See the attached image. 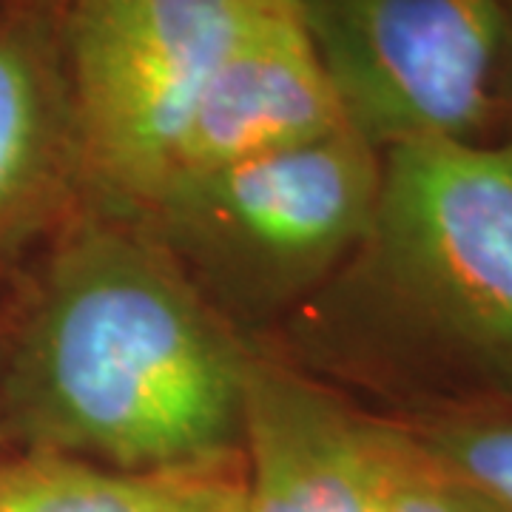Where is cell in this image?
Listing matches in <instances>:
<instances>
[{
	"instance_id": "cell-10",
	"label": "cell",
	"mask_w": 512,
	"mask_h": 512,
	"mask_svg": "<svg viewBox=\"0 0 512 512\" xmlns=\"http://www.w3.org/2000/svg\"><path fill=\"white\" fill-rule=\"evenodd\" d=\"M421 450L512 512V407H464L399 419Z\"/></svg>"
},
{
	"instance_id": "cell-5",
	"label": "cell",
	"mask_w": 512,
	"mask_h": 512,
	"mask_svg": "<svg viewBox=\"0 0 512 512\" xmlns=\"http://www.w3.org/2000/svg\"><path fill=\"white\" fill-rule=\"evenodd\" d=\"M348 126L376 151L476 140L495 111L504 0H291Z\"/></svg>"
},
{
	"instance_id": "cell-9",
	"label": "cell",
	"mask_w": 512,
	"mask_h": 512,
	"mask_svg": "<svg viewBox=\"0 0 512 512\" xmlns=\"http://www.w3.org/2000/svg\"><path fill=\"white\" fill-rule=\"evenodd\" d=\"M237 498L217 473H126L35 450L0 464V512H220Z\"/></svg>"
},
{
	"instance_id": "cell-11",
	"label": "cell",
	"mask_w": 512,
	"mask_h": 512,
	"mask_svg": "<svg viewBox=\"0 0 512 512\" xmlns=\"http://www.w3.org/2000/svg\"><path fill=\"white\" fill-rule=\"evenodd\" d=\"M373 512H504L476 487L427 456L399 419L390 441Z\"/></svg>"
},
{
	"instance_id": "cell-12",
	"label": "cell",
	"mask_w": 512,
	"mask_h": 512,
	"mask_svg": "<svg viewBox=\"0 0 512 512\" xmlns=\"http://www.w3.org/2000/svg\"><path fill=\"white\" fill-rule=\"evenodd\" d=\"M501 94L512 109V0H504V43H501Z\"/></svg>"
},
{
	"instance_id": "cell-2",
	"label": "cell",
	"mask_w": 512,
	"mask_h": 512,
	"mask_svg": "<svg viewBox=\"0 0 512 512\" xmlns=\"http://www.w3.org/2000/svg\"><path fill=\"white\" fill-rule=\"evenodd\" d=\"M342 274L367 359L424 402L416 413L512 407V140L384 151Z\"/></svg>"
},
{
	"instance_id": "cell-1",
	"label": "cell",
	"mask_w": 512,
	"mask_h": 512,
	"mask_svg": "<svg viewBox=\"0 0 512 512\" xmlns=\"http://www.w3.org/2000/svg\"><path fill=\"white\" fill-rule=\"evenodd\" d=\"M248 359L157 239L89 225L57 251L3 396L35 453L126 473H217L242 444Z\"/></svg>"
},
{
	"instance_id": "cell-13",
	"label": "cell",
	"mask_w": 512,
	"mask_h": 512,
	"mask_svg": "<svg viewBox=\"0 0 512 512\" xmlns=\"http://www.w3.org/2000/svg\"><path fill=\"white\" fill-rule=\"evenodd\" d=\"M220 512H245V507H242V487H239L237 501H234V504H228V507H225V510H220Z\"/></svg>"
},
{
	"instance_id": "cell-6",
	"label": "cell",
	"mask_w": 512,
	"mask_h": 512,
	"mask_svg": "<svg viewBox=\"0 0 512 512\" xmlns=\"http://www.w3.org/2000/svg\"><path fill=\"white\" fill-rule=\"evenodd\" d=\"M390 419L353 410L293 367L251 353L242 399L245 512H373Z\"/></svg>"
},
{
	"instance_id": "cell-8",
	"label": "cell",
	"mask_w": 512,
	"mask_h": 512,
	"mask_svg": "<svg viewBox=\"0 0 512 512\" xmlns=\"http://www.w3.org/2000/svg\"><path fill=\"white\" fill-rule=\"evenodd\" d=\"M72 148V106L52 49L26 20L0 26V225L43 197Z\"/></svg>"
},
{
	"instance_id": "cell-7",
	"label": "cell",
	"mask_w": 512,
	"mask_h": 512,
	"mask_svg": "<svg viewBox=\"0 0 512 512\" xmlns=\"http://www.w3.org/2000/svg\"><path fill=\"white\" fill-rule=\"evenodd\" d=\"M350 128L291 0H259L202 89L174 174L208 171Z\"/></svg>"
},
{
	"instance_id": "cell-3",
	"label": "cell",
	"mask_w": 512,
	"mask_h": 512,
	"mask_svg": "<svg viewBox=\"0 0 512 512\" xmlns=\"http://www.w3.org/2000/svg\"><path fill=\"white\" fill-rule=\"evenodd\" d=\"M382 151L353 128L239 163L174 174L143 205L185 274L245 313L279 311L362 248Z\"/></svg>"
},
{
	"instance_id": "cell-4",
	"label": "cell",
	"mask_w": 512,
	"mask_h": 512,
	"mask_svg": "<svg viewBox=\"0 0 512 512\" xmlns=\"http://www.w3.org/2000/svg\"><path fill=\"white\" fill-rule=\"evenodd\" d=\"M259 0H72L74 148L109 191L146 205L168 180L202 89Z\"/></svg>"
}]
</instances>
